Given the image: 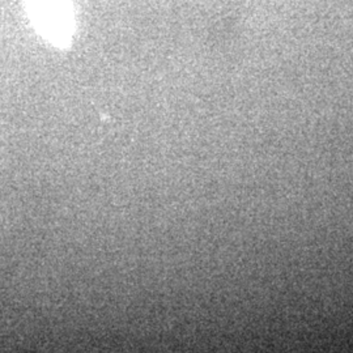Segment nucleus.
Masks as SVG:
<instances>
[{"instance_id":"1","label":"nucleus","mask_w":353,"mask_h":353,"mask_svg":"<svg viewBox=\"0 0 353 353\" xmlns=\"http://www.w3.org/2000/svg\"><path fill=\"white\" fill-rule=\"evenodd\" d=\"M38 32L49 42L65 48L74 33V19L67 0H26Z\"/></svg>"}]
</instances>
